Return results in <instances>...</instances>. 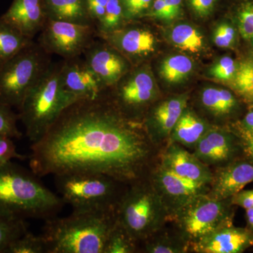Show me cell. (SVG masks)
I'll return each instance as SVG.
<instances>
[{
  "label": "cell",
  "mask_w": 253,
  "mask_h": 253,
  "mask_svg": "<svg viewBox=\"0 0 253 253\" xmlns=\"http://www.w3.org/2000/svg\"><path fill=\"white\" fill-rule=\"evenodd\" d=\"M18 120L19 116L13 111L12 107L0 101V134L20 139L22 134L18 129Z\"/></svg>",
  "instance_id": "33"
},
{
  "label": "cell",
  "mask_w": 253,
  "mask_h": 253,
  "mask_svg": "<svg viewBox=\"0 0 253 253\" xmlns=\"http://www.w3.org/2000/svg\"><path fill=\"white\" fill-rule=\"evenodd\" d=\"M253 181V163L250 161L235 160L212 169V180L207 195L214 199H229Z\"/></svg>",
  "instance_id": "16"
},
{
  "label": "cell",
  "mask_w": 253,
  "mask_h": 253,
  "mask_svg": "<svg viewBox=\"0 0 253 253\" xmlns=\"http://www.w3.org/2000/svg\"><path fill=\"white\" fill-rule=\"evenodd\" d=\"M186 95L175 96L160 103L150 111L143 123L149 139L162 149L168 144L169 135L184 109L187 107Z\"/></svg>",
  "instance_id": "15"
},
{
  "label": "cell",
  "mask_w": 253,
  "mask_h": 253,
  "mask_svg": "<svg viewBox=\"0 0 253 253\" xmlns=\"http://www.w3.org/2000/svg\"><path fill=\"white\" fill-rule=\"evenodd\" d=\"M236 36L235 28L229 23H222L216 28L213 41L218 47H231L235 42Z\"/></svg>",
  "instance_id": "35"
},
{
  "label": "cell",
  "mask_w": 253,
  "mask_h": 253,
  "mask_svg": "<svg viewBox=\"0 0 253 253\" xmlns=\"http://www.w3.org/2000/svg\"><path fill=\"white\" fill-rule=\"evenodd\" d=\"M14 158L24 160L26 156L18 154L12 138L0 134V166L11 162Z\"/></svg>",
  "instance_id": "36"
},
{
  "label": "cell",
  "mask_w": 253,
  "mask_h": 253,
  "mask_svg": "<svg viewBox=\"0 0 253 253\" xmlns=\"http://www.w3.org/2000/svg\"><path fill=\"white\" fill-rule=\"evenodd\" d=\"M125 20L126 18L121 0H109L102 21L96 28L98 37L109 34L122 28Z\"/></svg>",
  "instance_id": "30"
},
{
  "label": "cell",
  "mask_w": 253,
  "mask_h": 253,
  "mask_svg": "<svg viewBox=\"0 0 253 253\" xmlns=\"http://www.w3.org/2000/svg\"><path fill=\"white\" fill-rule=\"evenodd\" d=\"M61 76L65 88L78 99L99 97L106 89L81 56L63 59Z\"/></svg>",
  "instance_id": "17"
},
{
  "label": "cell",
  "mask_w": 253,
  "mask_h": 253,
  "mask_svg": "<svg viewBox=\"0 0 253 253\" xmlns=\"http://www.w3.org/2000/svg\"><path fill=\"white\" fill-rule=\"evenodd\" d=\"M116 212L118 222L139 243V246L169 219L167 208L149 176L127 186Z\"/></svg>",
  "instance_id": "5"
},
{
  "label": "cell",
  "mask_w": 253,
  "mask_h": 253,
  "mask_svg": "<svg viewBox=\"0 0 253 253\" xmlns=\"http://www.w3.org/2000/svg\"><path fill=\"white\" fill-rule=\"evenodd\" d=\"M114 46L126 59L138 60L154 52L156 38L149 30L128 26L100 37Z\"/></svg>",
  "instance_id": "19"
},
{
  "label": "cell",
  "mask_w": 253,
  "mask_h": 253,
  "mask_svg": "<svg viewBox=\"0 0 253 253\" xmlns=\"http://www.w3.org/2000/svg\"><path fill=\"white\" fill-rule=\"evenodd\" d=\"M116 211H73L46 219L41 236L46 253H104Z\"/></svg>",
  "instance_id": "3"
},
{
  "label": "cell",
  "mask_w": 253,
  "mask_h": 253,
  "mask_svg": "<svg viewBox=\"0 0 253 253\" xmlns=\"http://www.w3.org/2000/svg\"><path fill=\"white\" fill-rule=\"evenodd\" d=\"M235 132L241 141L243 152L253 164V132L246 130L239 126H236Z\"/></svg>",
  "instance_id": "39"
},
{
  "label": "cell",
  "mask_w": 253,
  "mask_h": 253,
  "mask_svg": "<svg viewBox=\"0 0 253 253\" xmlns=\"http://www.w3.org/2000/svg\"><path fill=\"white\" fill-rule=\"evenodd\" d=\"M246 219L248 229L253 232V208L246 210Z\"/></svg>",
  "instance_id": "47"
},
{
  "label": "cell",
  "mask_w": 253,
  "mask_h": 253,
  "mask_svg": "<svg viewBox=\"0 0 253 253\" xmlns=\"http://www.w3.org/2000/svg\"><path fill=\"white\" fill-rule=\"evenodd\" d=\"M28 231L26 219L0 215V253H6L9 245Z\"/></svg>",
  "instance_id": "29"
},
{
  "label": "cell",
  "mask_w": 253,
  "mask_h": 253,
  "mask_svg": "<svg viewBox=\"0 0 253 253\" xmlns=\"http://www.w3.org/2000/svg\"><path fill=\"white\" fill-rule=\"evenodd\" d=\"M6 253H46L45 243L41 235L28 231L9 245Z\"/></svg>",
  "instance_id": "32"
},
{
  "label": "cell",
  "mask_w": 253,
  "mask_h": 253,
  "mask_svg": "<svg viewBox=\"0 0 253 253\" xmlns=\"http://www.w3.org/2000/svg\"><path fill=\"white\" fill-rule=\"evenodd\" d=\"M109 0H86V7L96 28L102 21Z\"/></svg>",
  "instance_id": "38"
},
{
  "label": "cell",
  "mask_w": 253,
  "mask_h": 253,
  "mask_svg": "<svg viewBox=\"0 0 253 253\" xmlns=\"http://www.w3.org/2000/svg\"><path fill=\"white\" fill-rule=\"evenodd\" d=\"M109 90L119 109L128 118L137 121H141L139 117L143 111L154 101L157 93L154 78L144 67L128 71Z\"/></svg>",
  "instance_id": "10"
},
{
  "label": "cell",
  "mask_w": 253,
  "mask_h": 253,
  "mask_svg": "<svg viewBox=\"0 0 253 253\" xmlns=\"http://www.w3.org/2000/svg\"><path fill=\"white\" fill-rule=\"evenodd\" d=\"M238 126L253 132V107L250 109L249 112L246 113L243 121Z\"/></svg>",
  "instance_id": "46"
},
{
  "label": "cell",
  "mask_w": 253,
  "mask_h": 253,
  "mask_svg": "<svg viewBox=\"0 0 253 253\" xmlns=\"http://www.w3.org/2000/svg\"><path fill=\"white\" fill-rule=\"evenodd\" d=\"M157 162L184 179L208 185L212 180V168L206 166L192 151L176 143L168 142L163 146Z\"/></svg>",
  "instance_id": "14"
},
{
  "label": "cell",
  "mask_w": 253,
  "mask_h": 253,
  "mask_svg": "<svg viewBox=\"0 0 253 253\" xmlns=\"http://www.w3.org/2000/svg\"><path fill=\"white\" fill-rule=\"evenodd\" d=\"M96 37L94 26L46 20L38 43L48 54L69 59L83 56Z\"/></svg>",
  "instance_id": "9"
},
{
  "label": "cell",
  "mask_w": 253,
  "mask_h": 253,
  "mask_svg": "<svg viewBox=\"0 0 253 253\" xmlns=\"http://www.w3.org/2000/svg\"><path fill=\"white\" fill-rule=\"evenodd\" d=\"M194 63L184 55H174L165 59L161 67V75L168 83L175 84L186 79L193 71Z\"/></svg>",
  "instance_id": "27"
},
{
  "label": "cell",
  "mask_w": 253,
  "mask_h": 253,
  "mask_svg": "<svg viewBox=\"0 0 253 253\" xmlns=\"http://www.w3.org/2000/svg\"><path fill=\"white\" fill-rule=\"evenodd\" d=\"M51 63L50 54L33 42L0 65V101L19 109L28 91Z\"/></svg>",
  "instance_id": "7"
},
{
  "label": "cell",
  "mask_w": 253,
  "mask_h": 253,
  "mask_svg": "<svg viewBox=\"0 0 253 253\" xmlns=\"http://www.w3.org/2000/svg\"><path fill=\"white\" fill-rule=\"evenodd\" d=\"M139 253V243L116 219L110 232L104 253Z\"/></svg>",
  "instance_id": "28"
},
{
  "label": "cell",
  "mask_w": 253,
  "mask_h": 253,
  "mask_svg": "<svg viewBox=\"0 0 253 253\" xmlns=\"http://www.w3.org/2000/svg\"><path fill=\"white\" fill-rule=\"evenodd\" d=\"M42 4L47 20L94 26L86 0H42Z\"/></svg>",
  "instance_id": "22"
},
{
  "label": "cell",
  "mask_w": 253,
  "mask_h": 253,
  "mask_svg": "<svg viewBox=\"0 0 253 253\" xmlns=\"http://www.w3.org/2000/svg\"><path fill=\"white\" fill-rule=\"evenodd\" d=\"M147 15L168 21L167 9L164 0H156L153 6L152 11Z\"/></svg>",
  "instance_id": "43"
},
{
  "label": "cell",
  "mask_w": 253,
  "mask_h": 253,
  "mask_svg": "<svg viewBox=\"0 0 253 253\" xmlns=\"http://www.w3.org/2000/svg\"><path fill=\"white\" fill-rule=\"evenodd\" d=\"M239 148L242 147L236 133L212 126L191 151L206 166L214 169L235 161Z\"/></svg>",
  "instance_id": "12"
},
{
  "label": "cell",
  "mask_w": 253,
  "mask_h": 253,
  "mask_svg": "<svg viewBox=\"0 0 253 253\" xmlns=\"http://www.w3.org/2000/svg\"><path fill=\"white\" fill-rule=\"evenodd\" d=\"M139 252L146 253H190V245L174 228L166 226L140 244Z\"/></svg>",
  "instance_id": "23"
},
{
  "label": "cell",
  "mask_w": 253,
  "mask_h": 253,
  "mask_svg": "<svg viewBox=\"0 0 253 253\" xmlns=\"http://www.w3.org/2000/svg\"><path fill=\"white\" fill-rule=\"evenodd\" d=\"M167 9L168 21L174 19L180 13L181 0H164Z\"/></svg>",
  "instance_id": "44"
},
{
  "label": "cell",
  "mask_w": 253,
  "mask_h": 253,
  "mask_svg": "<svg viewBox=\"0 0 253 253\" xmlns=\"http://www.w3.org/2000/svg\"><path fill=\"white\" fill-rule=\"evenodd\" d=\"M217 0H189L190 6L194 12L200 16L211 14Z\"/></svg>",
  "instance_id": "41"
},
{
  "label": "cell",
  "mask_w": 253,
  "mask_h": 253,
  "mask_svg": "<svg viewBox=\"0 0 253 253\" xmlns=\"http://www.w3.org/2000/svg\"><path fill=\"white\" fill-rule=\"evenodd\" d=\"M240 33L244 39L251 42L253 45V27L249 23L238 19Z\"/></svg>",
  "instance_id": "45"
},
{
  "label": "cell",
  "mask_w": 253,
  "mask_h": 253,
  "mask_svg": "<svg viewBox=\"0 0 253 253\" xmlns=\"http://www.w3.org/2000/svg\"><path fill=\"white\" fill-rule=\"evenodd\" d=\"M253 246V232L248 228L226 224L190 246V253H240Z\"/></svg>",
  "instance_id": "18"
},
{
  "label": "cell",
  "mask_w": 253,
  "mask_h": 253,
  "mask_svg": "<svg viewBox=\"0 0 253 253\" xmlns=\"http://www.w3.org/2000/svg\"><path fill=\"white\" fill-rule=\"evenodd\" d=\"M83 56L106 89L114 85L130 69L128 60L106 41L95 40Z\"/></svg>",
  "instance_id": "13"
},
{
  "label": "cell",
  "mask_w": 253,
  "mask_h": 253,
  "mask_svg": "<svg viewBox=\"0 0 253 253\" xmlns=\"http://www.w3.org/2000/svg\"><path fill=\"white\" fill-rule=\"evenodd\" d=\"M1 17L32 40L42 31L47 20L42 0H14Z\"/></svg>",
  "instance_id": "20"
},
{
  "label": "cell",
  "mask_w": 253,
  "mask_h": 253,
  "mask_svg": "<svg viewBox=\"0 0 253 253\" xmlns=\"http://www.w3.org/2000/svg\"><path fill=\"white\" fill-rule=\"evenodd\" d=\"M161 149L141 121L126 116L109 89L78 99L31 144L30 168L36 175L101 174L129 184L149 176Z\"/></svg>",
  "instance_id": "1"
},
{
  "label": "cell",
  "mask_w": 253,
  "mask_h": 253,
  "mask_svg": "<svg viewBox=\"0 0 253 253\" xmlns=\"http://www.w3.org/2000/svg\"><path fill=\"white\" fill-rule=\"evenodd\" d=\"M232 206L231 199L217 200L207 194L199 195L174 212L169 222L191 246L233 222Z\"/></svg>",
  "instance_id": "8"
},
{
  "label": "cell",
  "mask_w": 253,
  "mask_h": 253,
  "mask_svg": "<svg viewBox=\"0 0 253 253\" xmlns=\"http://www.w3.org/2000/svg\"><path fill=\"white\" fill-rule=\"evenodd\" d=\"M148 176L167 208L169 218L191 199L199 195L207 194L209 191L208 184L184 179L163 168L158 162Z\"/></svg>",
  "instance_id": "11"
},
{
  "label": "cell",
  "mask_w": 253,
  "mask_h": 253,
  "mask_svg": "<svg viewBox=\"0 0 253 253\" xmlns=\"http://www.w3.org/2000/svg\"><path fill=\"white\" fill-rule=\"evenodd\" d=\"M231 204L244 208H253V189L240 191L231 198Z\"/></svg>",
  "instance_id": "40"
},
{
  "label": "cell",
  "mask_w": 253,
  "mask_h": 253,
  "mask_svg": "<svg viewBox=\"0 0 253 253\" xmlns=\"http://www.w3.org/2000/svg\"><path fill=\"white\" fill-rule=\"evenodd\" d=\"M33 40L0 17V65L33 42Z\"/></svg>",
  "instance_id": "25"
},
{
  "label": "cell",
  "mask_w": 253,
  "mask_h": 253,
  "mask_svg": "<svg viewBox=\"0 0 253 253\" xmlns=\"http://www.w3.org/2000/svg\"><path fill=\"white\" fill-rule=\"evenodd\" d=\"M239 64L229 56H223L211 70V75L220 81H232Z\"/></svg>",
  "instance_id": "34"
},
{
  "label": "cell",
  "mask_w": 253,
  "mask_h": 253,
  "mask_svg": "<svg viewBox=\"0 0 253 253\" xmlns=\"http://www.w3.org/2000/svg\"><path fill=\"white\" fill-rule=\"evenodd\" d=\"M170 38L176 47L193 54L199 53L204 47V36L196 28L185 23L173 28Z\"/></svg>",
  "instance_id": "26"
},
{
  "label": "cell",
  "mask_w": 253,
  "mask_h": 253,
  "mask_svg": "<svg viewBox=\"0 0 253 253\" xmlns=\"http://www.w3.org/2000/svg\"><path fill=\"white\" fill-rule=\"evenodd\" d=\"M232 86L245 99L253 101V61H245L239 63L232 80Z\"/></svg>",
  "instance_id": "31"
},
{
  "label": "cell",
  "mask_w": 253,
  "mask_h": 253,
  "mask_svg": "<svg viewBox=\"0 0 253 253\" xmlns=\"http://www.w3.org/2000/svg\"><path fill=\"white\" fill-rule=\"evenodd\" d=\"M200 101L203 109L208 114L217 118L231 116L238 106L235 96L223 88H205L200 96Z\"/></svg>",
  "instance_id": "24"
},
{
  "label": "cell",
  "mask_w": 253,
  "mask_h": 253,
  "mask_svg": "<svg viewBox=\"0 0 253 253\" xmlns=\"http://www.w3.org/2000/svg\"><path fill=\"white\" fill-rule=\"evenodd\" d=\"M126 20H133L142 16L149 9L152 0H121Z\"/></svg>",
  "instance_id": "37"
},
{
  "label": "cell",
  "mask_w": 253,
  "mask_h": 253,
  "mask_svg": "<svg viewBox=\"0 0 253 253\" xmlns=\"http://www.w3.org/2000/svg\"><path fill=\"white\" fill-rule=\"evenodd\" d=\"M56 189L73 211L116 210L128 184L101 174L55 175Z\"/></svg>",
  "instance_id": "6"
},
{
  "label": "cell",
  "mask_w": 253,
  "mask_h": 253,
  "mask_svg": "<svg viewBox=\"0 0 253 253\" xmlns=\"http://www.w3.org/2000/svg\"><path fill=\"white\" fill-rule=\"evenodd\" d=\"M40 176L11 162L0 166V215L17 219H49L65 206Z\"/></svg>",
  "instance_id": "2"
},
{
  "label": "cell",
  "mask_w": 253,
  "mask_h": 253,
  "mask_svg": "<svg viewBox=\"0 0 253 253\" xmlns=\"http://www.w3.org/2000/svg\"><path fill=\"white\" fill-rule=\"evenodd\" d=\"M61 63L50 64L18 109L19 120L31 144L40 140L63 111L78 100L65 88Z\"/></svg>",
  "instance_id": "4"
},
{
  "label": "cell",
  "mask_w": 253,
  "mask_h": 253,
  "mask_svg": "<svg viewBox=\"0 0 253 253\" xmlns=\"http://www.w3.org/2000/svg\"><path fill=\"white\" fill-rule=\"evenodd\" d=\"M212 126L186 107L173 128L168 142L176 143L191 151Z\"/></svg>",
  "instance_id": "21"
},
{
  "label": "cell",
  "mask_w": 253,
  "mask_h": 253,
  "mask_svg": "<svg viewBox=\"0 0 253 253\" xmlns=\"http://www.w3.org/2000/svg\"><path fill=\"white\" fill-rule=\"evenodd\" d=\"M238 19L249 23L253 27V1H248L240 5Z\"/></svg>",
  "instance_id": "42"
}]
</instances>
